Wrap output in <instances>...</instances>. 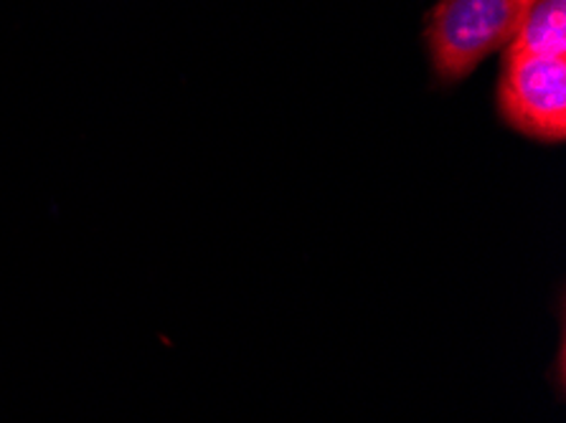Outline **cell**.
I'll list each match as a JSON object with an SVG mask.
<instances>
[{
    "label": "cell",
    "instance_id": "cell-2",
    "mask_svg": "<svg viewBox=\"0 0 566 423\" xmlns=\"http://www.w3.org/2000/svg\"><path fill=\"white\" fill-rule=\"evenodd\" d=\"M499 105L505 123L518 133L562 142L566 137V59L505 51Z\"/></svg>",
    "mask_w": 566,
    "mask_h": 423
},
{
    "label": "cell",
    "instance_id": "cell-3",
    "mask_svg": "<svg viewBox=\"0 0 566 423\" xmlns=\"http://www.w3.org/2000/svg\"><path fill=\"white\" fill-rule=\"evenodd\" d=\"M509 51L544 59H566V0H536Z\"/></svg>",
    "mask_w": 566,
    "mask_h": 423
},
{
    "label": "cell",
    "instance_id": "cell-1",
    "mask_svg": "<svg viewBox=\"0 0 566 423\" xmlns=\"http://www.w3.org/2000/svg\"><path fill=\"white\" fill-rule=\"evenodd\" d=\"M536 0H440L427 23L434 72L458 82L509 46Z\"/></svg>",
    "mask_w": 566,
    "mask_h": 423
}]
</instances>
